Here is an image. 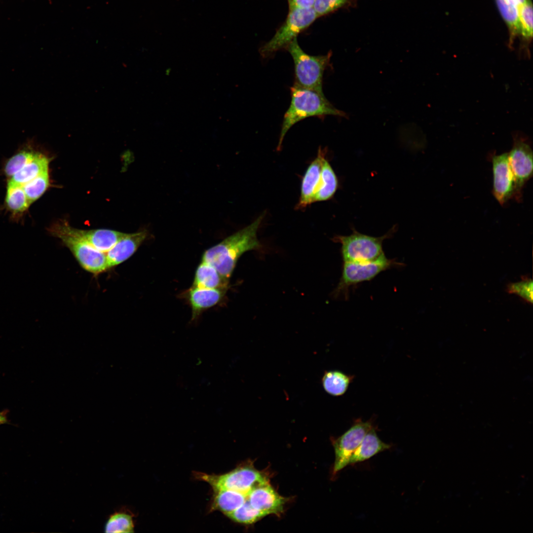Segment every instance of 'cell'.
<instances>
[{
	"instance_id": "6da1fadb",
	"label": "cell",
	"mask_w": 533,
	"mask_h": 533,
	"mask_svg": "<svg viewBox=\"0 0 533 533\" xmlns=\"http://www.w3.org/2000/svg\"><path fill=\"white\" fill-rule=\"evenodd\" d=\"M264 217L263 214L250 225L206 250L201 261L212 265L229 280L239 258L248 251L261 248L257 231Z\"/></svg>"
},
{
	"instance_id": "7a4b0ae2",
	"label": "cell",
	"mask_w": 533,
	"mask_h": 533,
	"mask_svg": "<svg viewBox=\"0 0 533 533\" xmlns=\"http://www.w3.org/2000/svg\"><path fill=\"white\" fill-rule=\"evenodd\" d=\"M290 90L291 100L284 115L277 151L281 150L284 138L288 130L304 119L310 116L323 117L328 115L347 117V114L335 108L324 94L303 87L295 83Z\"/></svg>"
},
{
	"instance_id": "3957f363",
	"label": "cell",
	"mask_w": 533,
	"mask_h": 533,
	"mask_svg": "<svg viewBox=\"0 0 533 533\" xmlns=\"http://www.w3.org/2000/svg\"><path fill=\"white\" fill-rule=\"evenodd\" d=\"M287 47L294 61L295 83L324 94L323 77L325 70L330 64L332 52L330 51L324 55L307 54L299 46L297 38Z\"/></svg>"
},
{
	"instance_id": "277c9868",
	"label": "cell",
	"mask_w": 533,
	"mask_h": 533,
	"mask_svg": "<svg viewBox=\"0 0 533 533\" xmlns=\"http://www.w3.org/2000/svg\"><path fill=\"white\" fill-rule=\"evenodd\" d=\"M394 226L386 234L375 237L361 233L355 228L349 235H337L333 241L341 244V254L343 262H367L374 261L384 253L382 243L390 238L395 232Z\"/></svg>"
},
{
	"instance_id": "5b68a950",
	"label": "cell",
	"mask_w": 533,
	"mask_h": 533,
	"mask_svg": "<svg viewBox=\"0 0 533 533\" xmlns=\"http://www.w3.org/2000/svg\"><path fill=\"white\" fill-rule=\"evenodd\" d=\"M287 17L272 38L260 49L261 55L266 58L284 47L302 31L310 26L318 17L313 8L302 9L289 6Z\"/></svg>"
},
{
	"instance_id": "8992f818",
	"label": "cell",
	"mask_w": 533,
	"mask_h": 533,
	"mask_svg": "<svg viewBox=\"0 0 533 533\" xmlns=\"http://www.w3.org/2000/svg\"><path fill=\"white\" fill-rule=\"evenodd\" d=\"M404 264L395 259H389L383 253L377 259L367 262H343L342 276L335 290V295L348 297L350 287L369 281L381 272Z\"/></svg>"
},
{
	"instance_id": "52a82bcc",
	"label": "cell",
	"mask_w": 533,
	"mask_h": 533,
	"mask_svg": "<svg viewBox=\"0 0 533 533\" xmlns=\"http://www.w3.org/2000/svg\"><path fill=\"white\" fill-rule=\"evenodd\" d=\"M199 478L208 483L214 491L229 490L248 495L254 488L268 482L261 472L252 465L240 466L223 475L200 474Z\"/></svg>"
},
{
	"instance_id": "ba28073f",
	"label": "cell",
	"mask_w": 533,
	"mask_h": 533,
	"mask_svg": "<svg viewBox=\"0 0 533 533\" xmlns=\"http://www.w3.org/2000/svg\"><path fill=\"white\" fill-rule=\"evenodd\" d=\"M48 231L52 236L61 239L86 271L98 274L109 269L106 253L97 250L80 237L67 232L54 225L48 228Z\"/></svg>"
},
{
	"instance_id": "9c48e42d",
	"label": "cell",
	"mask_w": 533,
	"mask_h": 533,
	"mask_svg": "<svg viewBox=\"0 0 533 533\" xmlns=\"http://www.w3.org/2000/svg\"><path fill=\"white\" fill-rule=\"evenodd\" d=\"M374 426L371 421H362L360 419L343 434L333 442L335 460L333 474L349 464L350 457L360 444L366 434Z\"/></svg>"
},
{
	"instance_id": "30bf717a",
	"label": "cell",
	"mask_w": 533,
	"mask_h": 533,
	"mask_svg": "<svg viewBox=\"0 0 533 533\" xmlns=\"http://www.w3.org/2000/svg\"><path fill=\"white\" fill-rule=\"evenodd\" d=\"M510 166L516 186V197L521 195V190L532 177L533 154L529 144L521 138H514L513 145L508 153Z\"/></svg>"
},
{
	"instance_id": "8fae6325",
	"label": "cell",
	"mask_w": 533,
	"mask_h": 533,
	"mask_svg": "<svg viewBox=\"0 0 533 533\" xmlns=\"http://www.w3.org/2000/svg\"><path fill=\"white\" fill-rule=\"evenodd\" d=\"M493 173V194L496 200L504 205L516 197V186L508 153L494 155L492 157Z\"/></svg>"
},
{
	"instance_id": "7c38bea8",
	"label": "cell",
	"mask_w": 533,
	"mask_h": 533,
	"mask_svg": "<svg viewBox=\"0 0 533 533\" xmlns=\"http://www.w3.org/2000/svg\"><path fill=\"white\" fill-rule=\"evenodd\" d=\"M61 229L83 239L97 250L106 253L124 235L108 229L82 230L72 227L67 221L54 224Z\"/></svg>"
},
{
	"instance_id": "4fadbf2b",
	"label": "cell",
	"mask_w": 533,
	"mask_h": 533,
	"mask_svg": "<svg viewBox=\"0 0 533 533\" xmlns=\"http://www.w3.org/2000/svg\"><path fill=\"white\" fill-rule=\"evenodd\" d=\"M227 290L191 287L184 292L182 296L191 309V320L197 319L203 311L221 303Z\"/></svg>"
},
{
	"instance_id": "5bb4252c",
	"label": "cell",
	"mask_w": 533,
	"mask_h": 533,
	"mask_svg": "<svg viewBox=\"0 0 533 533\" xmlns=\"http://www.w3.org/2000/svg\"><path fill=\"white\" fill-rule=\"evenodd\" d=\"M247 499L253 508L266 515L282 512L286 501L285 498L280 495L269 482L253 488L249 493Z\"/></svg>"
},
{
	"instance_id": "9a60e30c",
	"label": "cell",
	"mask_w": 533,
	"mask_h": 533,
	"mask_svg": "<svg viewBox=\"0 0 533 533\" xmlns=\"http://www.w3.org/2000/svg\"><path fill=\"white\" fill-rule=\"evenodd\" d=\"M326 150L319 147L316 157L307 168L303 178L300 200L296 208L302 209L313 202V198L318 187L323 162L326 158Z\"/></svg>"
},
{
	"instance_id": "2e32d148",
	"label": "cell",
	"mask_w": 533,
	"mask_h": 533,
	"mask_svg": "<svg viewBox=\"0 0 533 533\" xmlns=\"http://www.w3.org/2000/svg\"><path fill=\"white\" fill-rule=\"evenodd\" d=\"M148 236L147 230L124 235L106 253L109 268L124 262L131 257Z\"/></svg>"
},
{
	"instance_id": "e0dca14e",
	"label": "cell",
	"mask_w": 533,
	"mask_h": 533,
	"mask_svg": "<svg viewBox=\"0 0 533 533\" xmlns=\"http://www.w3.org/2000/svg\"><path fill=\"white\" fill-rule=\"evenodd\" d=\"M229 282L214 266L201 261L195 270L191 287L228 290Z\"/></svg>"
},
{
	"instance_id": "ac0fdd59",
	"label": "cell",
	"mask_w": 533,
	"mask_h": 533,
	"mask_svg": "<svg viewBox=\"0 0 533 533\" xmlns=\"http://www.w3.org/2000/svg\"><path fill=\"white\" fill-rule=\"evenodd\" d=\"M391 446L382 441L373 427L365 435L360 444L350 457L349 464L360 462L376 454L389 449Z\"/></svg>"
},
{
	"instance_id": "d6986e66",
	"label": "cell",
	"mask_w": 533,
	"mask_h": 533,
	"mask_svg": "<svg viewBox=\"0 0 533 533\" xmlns=\"http://www.w3.org/2000/svg\"><path fill=\"white\" fill-rule=\"evenodd\" d=\"M49 159L45 155L36 152L34 157L9 181L23 186L45 171H48Z\"/></svg>"
},
{
	"instance_id": "ffe728a7",
	"label": "cell",
	"mask_w": 533,
	"mask_h": 533,
	"mask_svg": "<svg viewBox=\"0 0 533 533\" xmlns=\"http://www.w3.org/2000/svg\"><path fill=\"white\" fill-rule=\"evenodd\" d=\"M338 188L337 177L325 158L322 165L320 180L314 196L313 202L330 199L334 196Z\"/></svg>"
},
{
	"instance_id": "44dd1931",
	"label": "cell",
	"mask_w": 533,
	"mask_h": 533,
	"mask_svg": "<svg viewBox=\"0 0 533 533\" xmlns=\"http://www.w3.org/2000/svg\"><path fill=\"white\" fill-rule=\"evenodd\" d=\"M214 493L213 506L227 515L242 505L248 495L229 490L217 491Z\"/></svg>"
},
{
	"instance_id": "7402d4cb",
	"label": "cell",
	"mask_w": 533,
	"mask_h": 533,
	"mask_svg": "<svg viewBox=\"0 0 533 533\" xmlns=\"http://www.w3.org/2000/svg\"><path fill=\"white\" fill-rule=\"evenodd\" d=\"M354 376L348 375L339 371L326 372L322 381L325 390L336 396H341L346 391Z\"/></svg>"
},
{
	"instance_id": "603a6c76",
	"label": "cell",
	"mask_w": 533,
	"mask_h": 533,
	"mask_svg": "<svg viewBox=\"0 0 533 533\" xmlns=\"http://www.w3.org/2000/svg\"><path fill=\"white\" fill-rule=\"evenodd\" d=\"M5 203L8 209L15 215L23 213L31 204L22 186L10 181L7 184Z\"/></svg>"
},
{
	"instance_id": "cb8c5ba5",
	"label": "cell",
	"mask_w": 533,
	"mask_h": 533,
	"mask_svg": "<svg viewBox=\"0 0 533 533\" xmlns=\"http://www.w3.org/2000/svg\"><path fill=\"white\" fill-rule=\"evenodd\" d=\"M133 515L126 509H121L110 515L104 527L105 533H133Z\"/></svg>"
},
{
	"instance_id": "d4e9b609",
	"label": "cell",
	"mask_w": 533,
	"mask_h": 533,
	"mask_svg": "<svg viewBox=\"0 0 533 533\" xmlns=\"http://www.w3.org/2000/svg\"><path fill=\"white\" fill-rule=\"evenodd\" d=\"M13 155L5 163L4 167L5 175L11 177L20 171L34 156L36 152L30 145Z\"/></svg>"
},
{
	"instance_id": "484cf974",
	"label": "cell",
	"mask_w": 533,
	"mask_h": 533,
	"mask_svg": "<svg viewBox=\"0 0 533 533\" xmlns=\"http://www.w3.org/2000/svg\"><path fill=\"white\" fill-rule=\"evenodd\" d=\"M49 185L48 171L22 186L30 204L38 199L46 190Z\"/></svg>"
},
{
	"instance_id": "4316f807",
	"label": "cell",
	"mask_w": 533,
	"mask_h": 533,
	"mask_svg": "<svg viewBox=\"0 0 533 533\" xmlns=\"http://www.w3.org/2000/svg\"><path fill=\"white\" fill-rule=\"evenodd\" d=\"M227 516L237 522L249 524L258 521L266 515L262 511L253 508L247 497L242 505Z\"/></svg>"
},
{
	"instance_id": "83f0119b",
	"label": "cell",
	"mask_w": 533,
	"mask_h": 533,
	"mask_svg": "<svg viewBox=\"0 0 533 533\" xmlns=\"http://www.w3.org/2000/svg\"><path fill=\"white\" fill-rule=\"evenodd\" d=\"M498 8L513 34L521 33L517 7L508 4L504 0H496Z\"/></svg>"
},
{
	"instance_id": "f1b7e54d",
	"label": "cell",
	"mask_w": 533,
	"mask_h": 533,
	"mask_svg": "<svg viewBox=\"0 0 533 533\" xmlns=\"http://www.w3.org/2000/svg\"><path fill=\"white\" fill-rule=\"evenodd\" d=\"M506 291L518 295L527 303H533V280L531 278L524 277L519 282L509 284Z\"/></svg>"
},
{
	"instance_id": "f546056e",
	"label": "cell",
	"mask_w": 533,
	"mask_h": 533,
	"mask_svg": "<svg viewBox=\"0 0 533 533\" xmlns=\"http://www.w3.org/2000/svg\"><path fill=\"white\" fill-rule=\"evenodd\" d=\"M522 35L527 38L533 35V8L531 1L518 8Z\"/></svg>"
},
{
	"instance_id": "4dcf8cb0",
	"label": "cell",
	"mask_w": 533,
	"mask_h": 533,
	"mask_svg": "<svg viewBox=\"0 0 533 533\" xmlns=\"http://www.w3.org/2000/svg\"><path fill=\"white\" fill-rule=\"evenodd\" d=\"M351 0H315L313 8L317 16L328 14L342 7Z\"/></svg>"
},
{
	"instance_id": "1f68e13d",
	"label": "cell",
	"mask_w": 533,
	"mask_h": 533,
	"mask_svg": "<svg viewBox=\"0 0 533 533\" xmlns=\"http://www.w3.org/2000/svg\"><path fill=\"white\" fill-rule=\"evenodd\" d=\"M289 6L302 9H310L313 7L315 0H288Z\"/></svg>"
},
{
	"instance_id": "d6a6232c",
	"label": "cell",
	"mask_w": 533,
	"mask_h": 533,
	"mask_svg": "<svg viewBox=\"0 0 533 533\" xmlns=\"http://www.w3.org/2000/svg\"><path fill=\"white\" fill-rule=\"evenodd\" d=\"M506 3L517 8L527 3L530 0H504Z\"/></svg>"
},
{
	"instance_id": "836d02e7",
	"label": "cell",
	"mask_w": 533,
	"mask_h": 533,
	"mask_svg": "<svg viewBox=\"0 0 533 533\" xmlns=\"http://www.w3.org/2000/svg\"><path fill=\"white\" fill-rule=\"evenodd\" d=\"M8 412L7 410L0 412V425L8 423L7 419Z\"/></svg>"
}]
</instances>
